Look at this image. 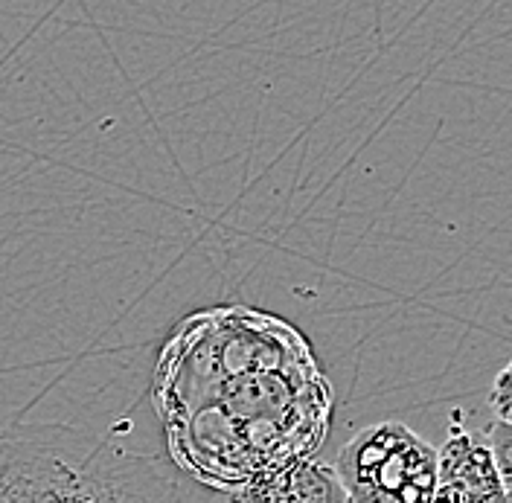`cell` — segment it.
<instances>
[{
    "label": "cell",
    "instance_id": "1",
    "mask_svg": "<svg viewBox=\"0 0 512 503\" xmlns=\"http://www.w3.org/2000/svg\"><path fill=\"white\" fill-rule=\"evenodd\" d=\"M152 402L172 463L230 495L312 457L332 422V387L309 341L248 306L178 320L160 346Z\"/></svg>",
    "mask_w": 512,
    "mask_h": 503
},
{
    "label": "cell",
    "instance_id": "2",
    "mask_svg": "<svg viewBox=\"0 0 512 503\" xmlns=\"http://www.w3.org/2000/svg\"><path fill=\"white\" fill-rule=\"evenodd\" d=\"M0 503H187L166 466L59 422L0 434Z\"/></svg>",
    "mask_w": 512,
    "mask_h": 503
},
{
    "label": "cell",
    "instance_id": "3",
    "mask_svg": "<svg viewBox=\"0 0 512 503\" xmlns=\"http://www.w3.org/2000/svg\"><path fill=\"white\" fill-rule=\"evenodd\" d=\"M350 503H431L437 448L402 422L361 428L335 460Z\"/></svg>",
    "mask_w": 512,
    "mask_h": 503
},
{
    "label": "cell",
    "instance_id": "4",
    "mask_svg": "<svg viewBox=\"0 0 512 503\" xmlns=\"http://www.w3.org/2000/svg\"><path fill=\"white\" fill-rule=\"evenodd\" d=\"M437 483L454 486L466 503H510L486 437H475L451 416L448 440L437 448Z\"/></svg>",
    "mask_w": 512,
    "mask_h": 503
},
{
    "label": "cell",
    "instance_id": "5",
    "mask_svg": "<svg viewBox=\"0 0 512 503\" xmlns=\"http://www.w3.org/2000/svg\"><path fill=\"white\" fill-rule=\"evenodd\" d=\"M230 503H350L335 474L315 457L297 460L280 472L256 477L248 486L236 489Z\"/></svg>",
    "mask_w": 512,
    "mask_h": 503
},
{
    "label": "cell",
    "instance_id": "6",
    "mask_svg": "<svg viewBox=\"0 0 512 503\" xmlns=\"http://www.w3.org/2000/svg\"><path fill=\"white\" fill-rule=\"evenodd\" d=\"M486 442H489V448L495 454L498 474H501V483H504V495L512 503V425L492 422L486 428Z\"/></svg>",
    "mask_w": 512,
    "mask_h": 503
},
{
    "label": "cell",
    "instance_id": "7",
    "mask_svg": "<svg viewBox=\"0 0 512 503\" xmlns=\"http://www.w3.org/2000/svg\"><path fill=\"white\" fill-rule=\"evenodd\" d=\"M489 408L495 410L498 422L512 425V358L504 364V370L492 381L489 390Z\"/></svg>",
    "mask_w": 512,
    "mask_h": 503
}]
</instances>
